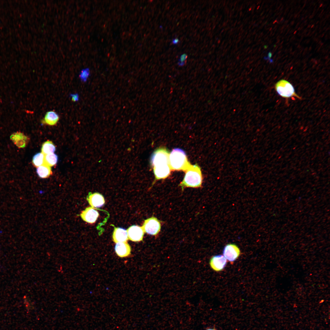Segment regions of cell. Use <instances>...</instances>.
Returning <instances> with one entry per match:
<instances>
[{"label":"cell","instance_id":"19","mask_svg":"<svg viewBox=\"0 0 330 330\" xmlns=\"http://www.w3.org/2000/svg\"><path fill=\"white\" fill-rule=\"evenodd\" d=\"M90 75V71L88 68L83 69L81 72L79 77L81 80L83 82H85L87 80Z\"/></svg>","mask_w":330,"mask_h":330},{"label":"cell","instance_id":"11","mask_svg":"<svg viewBox=\"0 0 330 330\" xmlns=\"http://www.w3.org/2000/svg\"><path fill=\"white\" fill-rule=\"evenodd\" d=\"M112 239L113 241L116 243L127 242L128 240L127 231L123 228H115Z\"/></svg>","mask_w":330,"mask_h":330},{"label":"cell","instance_id":"18","mask_svg":"<svg viewBox=\"0 0 330 330\" xmlns=\"http://www.w3.org/2000/svg\"><path fill=\"white\" fill-rule=\"evenodd\" d=\"M45 155L42 152L36 153L33 156L32 162L34 165L38 167L44 164Z\"/></svg>","mask_w":330,"mask_h":330},{"label":"cell","instance_id":"17","mask_svg":"<svg viewBox=\"0 0 330 330\" xmlns=\"http://www.w3.org/2000/svg\"><path fill=\"white\" fill-rule=\"evenodd\" d=\"M58 160L57 156L54 153L46 155H45L44 164L50 167L53 166L56 164Z\"/></svg>","mask_w":330,"mask_h":330},{"label":"cell","instance_id":"5","mask_svg":"<svg viewBox=\"0 0 330 330\" xmlns=\"http://www.w3.org/2000/svg\"><path fill=\"white\" fill-rule=\"evenodd\" d=\"M142 227L144 233L156 236L161 230V222L156 218L152 216L144 220Z\"/></svg>","mask_w":330,"mask_h":330},{"label":"cell","instance_id":"1","mask_svg":"<svg viewBox=\"0 0 330 330\" xmlns=\"http://www.w3.org/2000/svg\"><path fill=\"white\" fill-rule=\"evenodd\" d=\"M170 152L166 148L162 147L155 150L150 158V163L153 167L156 181L167 178L171 170L169 162Z\"/></svg>","mask_w":330,"mask_h":330},{"label":"cell","instance_id":"14","mask_svg":"<svg viewBox=\"0 0 330 330\" xmlns=\"http://www.w3.org/2000/svg\"><path fill=\"white\" fill-rule=\"evenodd\" d=\"M59 119V116L56 112L50 111L46 112L42 122L46 125L53 126L57 123Z\"/></svg>","mask_w":330,"mask_h":330},{"label":"cell","instance_id":"7","mask_svg":"<svg viewBox=\"0 0 330 330\" xmlns=\"http://www.w3.org/2000/svg\"><path fill=\"white\" fill-rule=\"evenodd\" d=\"M128 239L134 242L142 241L144 232L142 226L133 225L127 229Z\"/></svg>","mask_w":330,"mask_h":330},{"label":"cell","instance_id":"8","mask_svg":"<svg viewBox=\"0 0 330 330\" xmlns=\"http://www.w3.org/2000/svg\"><path fill=\"white\" fill-rule=\"evenodd\" d=\"M82 218L85 222L89 223L95 222L99 215L98 212L92 207H86L80 214Z\"/></svg>","mask_w":330,"mask_h":330},{"label":"cell","instance_id":"25","mask_svg":"<svg viewBox=\"0 0 330 330\" xmlns=\"http://www.w3.org/2000/svg\"><path fill=\"white\" fill-rule=\"evenodd\" d=\"M268 47V46L266 45H265L264 46V47L265 49H266Z\"/></svg>","mask_w":330,"mask_h":330},{"label":"cell","instance_id":"21","mask_svg":"<svg viewBox=\"0 0 330 330\" xmlns=\"http://www.w3.org/2000/svg\"><path fill=\"white\" fill-rule=\"evenodd\" d=\"M72 100L74 102H75L79 100V97L78 94H74L71 95Z\"/></svg>","mask_w":330,"mask_h":330},{"label":"cell","instance_id":"6","mask_svg":"<svg viewBox=\"0 0 330 330\" xmlns=\"http://www.w3.org/2000/svg\"><path fill=\"white\" fill-rule=\"evenodd\" d=\"M240 253L239 248L237 245L234 244H227L223 251V256L231 262H233L239 257Z\"/></svg>","mask_w":330,"mask_h":330},{"label":"cell","instance_id":"16","mask_svg":"<svg viewBox=\"0 0 330 330\" xmlns=\"http://www.w3.org/2000/svg\"><path fill=\"white\" fill-rule=\"evenodd\" d=\"M55 150V146L51 141H47L42 145V152L44 155L53 153Z\"/></svg>","mask_w":330,"mask_h":330},{"label":"cell","instance_id":"2","mask_svg":"<svg viewBox=\"0 0 330 330\" xmlns=\"http://www.w3.org/2000/svg\"><path fill=\"white\" fill-rule=\"evenodd\" d=\"M182 181L179 185L182 191L186 187L198 188L201 187L203 177L200 167L197 164H191L185 171Z\"/></svg>","mask_w":330,"mask_h":330},{"label":"cell","instance_id":"26","mask_svg":"<svg viewBox=\"0 0 330 330\" xmlns=\"http://www.w3.org/2000/svg\"><path fill=\"white\" fill-rule=\"evenodd\" d=\"M276 46V45L275 44L274 45V46H273V47H275Z\"/></svg>","mask_w":330,"mask_h":330},{"label":"cell","instance_id":"20","mask_svg":"<svg viewBox=\"0 0 330 330\" xmlns=\"http://www.w3.org/2000/svg\"><path fill=\"white\" fill-rule=\"evenodd\" d=\"M188 57L187 55L185 53L182 54L180 57V59L178 63V64L179 66H182L185 63V61Z\"/></svg>","mask_w":330,"mask_h":330},{"label":"cell","instance_id":"15","mask_svg":"<svg viewBox=\"0 0 330 330\" xmlns=\"http://www.w3.org/2000/svg\"><path fill=\"white\" fill-rule=\"evenodd\" d=\"M36 172L41 178H47L52 174L51 167L45 164L37 167Z\"/></svg>","mask_w":330,"mask_h":330},{"label":"cell","instance_id":"3","mask_svg":"<svg viewBox=\"0 0 330 330\" xmlns=\"http://www.w3.org/2000/svg\"><path fill=\"white\" fill-rule=\"evenodd\" d=\"M169 162L171 170L185 171L190 165L185 152L176 148L170 153Z\"/></svg>","mask_w":330,"mask_h":330},{"label":"cell","instance_id":"10","mask_svg":"<svg viewBox=\"0 0 330 330\" xmlns=\"http://www.w3.org/2000/svg\"><path fill=\"white\" fill-rule=\"evenodd\" d=\"M87 199L90 205L94 208L101 207L105 203L104 197L98 193H90Z\"/></svg>","mask_w":330,"mask_h":330},{"label":"cell","instance_id":"9","mask_svg":"<svg viewBox=\"0 0 330 330\" xmlns=\"http://www.w3.org/2000/svg\"><path fill=\"white\" fill-rule=\"evenodd\" d=\"M226 262V259L223 255H217L213 256L211 258L210 264L213 270L219 271L224 268Z\"/></svg>","mask_w":330,"mask_h":330},{"label":"cell","instance_id":"12","mask_svg":"<svg viewBox=\"0 0 330 330\" xmlns=\"http://www.w3.org/2000/svg\"><path fill=\"white\" fill-rule=\"evenodd\" d=\"M115 249L116 254L120 257L128 256L130 253V247L127 242L116 243Z\"/></svg>","mask_w":330,"mask_h":330},{"label":"cell","instance_id":"23","mask_svg":"<svg viewBox=\"0 0 330 330\" xmlns=\"http://www.w3.org/2000/svg\"><path fill=\"white\" fill-rule=\"evenodd\" d=\"M179 42V40L177 38H174L172 41V43L173 44H176Z\"/></svg>","mask_w":330,"mask_h":330},{"label":"cell","instance_id":"22","mask_svg":"<svg viewBox=\"0 0 330 330\" xmlns=\"http://www.w3.org/2000/svg\"><path fill=\"white\" fill-rule=\"evenodd\" d=\"M272 56V53L270 51L268 52V57H265L264 59L266 60H268L270 63H272L273 62V61L272 59H271Z\"/></svg>","mask_w":330,"mask_h":330},{"label":"cell","instance_id":"24","mask_svg":"<svg viewBox=\"0 0 330 330\" xmlns=\"http://www.w3.org/2000/svg\"><path fill=\"white\" fill-rule=\"evenodd\" d=\"M206 330H217L216 329H215V328H208L207 329H206Z\"/></svg>","mask_w":330,"mask_h":330},{"label":"cell","instance_id":"13","mask_svg":"<svg viewBox=\"0 0 330 330\" xmlns=\"http://www.w3.org/2000/svg\"><path fill=\"white\" fill-rule=\"evenodd\" d=\"M10 139L14 144L20 148H23L28 142V137L20 132H16L12 134Z\"/></svg>","mask_w":330,"mask_h":330},{"label":"cell","instance_id":"4","mask_svg":"<svg viewBox=\"0 0 330 330\" xmlns=\"http://www.w3.org/2000/svg\"><path fill=\"white\" fill-rule=\"evenodd\" d=\"M275 89L278 94L284 98L295 97L300 99H301L296 94L292 84L286 80L282 79L277 82L275 85Z\"/></svg>","mask_w":330,"mask_h":330}]
</instances>
